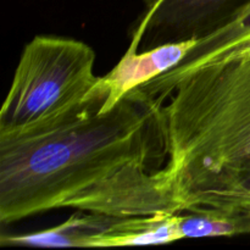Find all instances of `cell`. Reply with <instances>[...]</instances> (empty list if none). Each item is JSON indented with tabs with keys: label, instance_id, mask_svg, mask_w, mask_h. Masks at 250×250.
I'll return each mask as SVG.
<instances>
[{
	"label": "cell",
	"instance_id": "cell-2",
	"mask_svg": "<svg viewBox=\"0 0 250 250\" xmlns=\"http://www.w3.org/2000/svg\"><path fill=\"white\" fill-rule=\"evenodd\" d=\"M163 100L177 194L210 176L250 166V54L229 53L141 85Z\"/></svg>",
	"mask_w": 250,
	"mask_h": 250
},
{
	"label": "cell",
	"instance_id": "cell-7",
	"mask_svg": "<svg viewBox=\"0 0 250 250\" xmlns=\"http://www.w3.org/2000/svg\"><path fill=\"white\" fill-rule=\"evenodd\" d=\"M248 38H250V2L225 26L197 41L182 61L171 71H182L207 62Z\"/></svg>",
	"mask_w": 250,
	"mask_h": 250
},
{
	"label": "cell",
	"instance_id": "cell-9",
	"mask_svg": "<svg viewBox=\"0 0 250 250\" xmlns=\"http://www.w3.org/2000/svg\"><path fill=\"white\" fill-rule=\"evenodd\" d=\"M229 53H238V54H250V38L246 39V41L241 42L239 44H237V45H234L233 48L229 49L227 51H225V53L222 54H229ZM222 54H220V55H222ZM219 56V55H216ZM216 56H214V58H216ZM212 58V59H214ZM211 60V59H210ZM209 61V60H208Z\"/></svg>",
	"mask_w": 250,
	"mask_h": 250
},
{
	"label": "cell",
	"instance_id": "cell-5",
	"mask_svg": "<svg viewBox=\"0 0 250 250\" xmlns=\"http://www.w3.org/2000/svg\"><path fill=\"white\" fill-rule=\"evenodd\" d=\"M119 217L95 212L78 211L67 221L44 231L27 234L2 233L1 247L41 248H110L127 247L132 237L153 229L161 217Z\"/></svg>",
	"mask_w": 250,
	"mask_h": 250
},
{
	"label": "cell",
	"instance_id": "cell-4",
	"mask_svg": "<svg viewBox=\"0 0 250 250\" xmlns=\"http://www.w3.org/2000/svg\"><path fill=\"white\" fill-rule=\"evenodd\" d=\"M250 0H143L128 50L199 41L231 21Z\"/></svg>",
	"mask_w": 250,
	"mask_h": 250
},
{
	"label": "cell",
	"instance_id": "cell-3",
	"mask_svg": "<svg viewBox=\"0 0 250 250\" xmlns=\"http://www.w3.org/2000/svg\"><path fill=\"white\" fill-rule=\"evenodd\" d=\"M84 42L36 36L24 45L0 110V132L49 124L77 109L100 81Z\"/></svg>",
	"mask_w": 250,
	"mask_h": 250
},
{
	"label": "cell",
	"instance_id": "cell-1",
	"mask_svg": "<svg viewBox=\"0 0 250 250\" xmlns=\"http://www.w3.org/2000/svg\"><path fill=\"white\" fill-rule=\"evenodd\" d=\"M99 82L73 111L0 132L2 226L58 209L119 217L185 211L170 158L164 102L132 88L110 109Z\"/></svg>",
	"mask_w": 250,
	"mask_h": 250
},
{
	"label": "cell",
	"instance_id": "cell-6",
	"mask_svg": "<svg viewBox=\"0 0 250 250\" xmlns=\"http://www.w3.org/2000/svg\"><path fill=\"white\" fill-rule=\"evenodd\" d=\"M195 43L197 41L172 43L141 53L127 49L120 62L107 75L100 77L99 85L107 95L103 109H110L132 88L177 66Z\"/></svg>",
	"mask_w": 250,
	"mask_h": 250
},
{
	"label": "cell",
	"instance_id": "cell-8",
	"mask_svg": "<svg viewBox=\"0 0 250 250\" xmlns=\"http://www.w3.org/2000/svg\"><path fill=\"white\" fill-rule=\"evenodd\" d=\"M185 214L183 215L182 212L178 220V229L182 239L246 234L244 229L238 224L229 220L192 212Z\"/></svg>",
	"mask_w": 250,
	"mask_h": 250
}]
</instances>
